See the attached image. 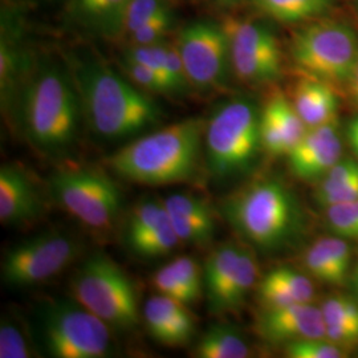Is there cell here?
<instances>
[{"mask_svg": "<svg viewBox=\"0 0 358 358\" xmlns=\"http://www.w3.org/2000/svg\"><path fill=\"white\" fill-rule=\"evenodd\" d=\"M68 66L78 90L84 120L99 138H137L161 124L164 113L150 93L103 60L75 56Z\"/></svg>", "mask_w": 358, "mask_h": 358, "instance_id": "obj_1", "label": "cell"}, {"mask_svg": "<svg viewBox=\"0 0 358 358\" xmlns=\"http://www.w3.org/2000/svg\"><path fill=\"white\" fill-rule=\"evenodd\" d=\"M29 145L47 157H63L77 142L84 120L69 66L44 62L32 69L16 106Z\"/></svg>", "mask_w": 358, "mask_h": 358, "instance_id": "obj_2", "label": "cell"}, {"mask_svg": "<svg viewBox=\"0 0 358 358\" xmlns=\"http://www.w3.org/2000/svg\"><path fill=\"white\" fill-rule=\"evenodd\" d=\"M206 121L187 118L142 134L106 159L117 177L143 186L192 180L202 162Z\"/></svg>", "mask_w": 358, "mask_h": 358, "instance_id": "obj_3", "label": "cell"}, {"mask_svg": "<svg viewBox=\"0 0 358 358\" xmlns=\"http://www.w3.org/2000/svg\"><path fill=\"white\" fill-rule=\"evenodd\" d=\"M222 214L244 241L262 251L280 250L301 229V208L280 180L256 179L222 202Z\"/></svg>", "mask_w": 358, "mask_h": 358, "instance_id": "obj_4", "label": "cell"}, {"mask_svg": "<svg viewBox=\"0 0 358 358\" xmlns=\"http://www.w3.org/2000/svg\"><path fill=\"white\" fill-rule=\"evenodd\" d=\"M203 148L213 178L230 179L248 171L263 148L255 103L234 99L217 106L206 121Z\"/></svg>", "mask_w": 358, "mask_h": 358, "instance_id": "obj_5", "label": "cell"}, {"mask_svg": "<svg viewBox=\"0 0 358 358\" xmlns=\"http://www.w3.org/2000/svg\"><path fill=\"white\" fill-rule=\"evenodd\" d=\"M73 299L109 325L112 331H133L140 322L133 282L115 260L101 252L90 255L71 280Z\"/></svg>", "mask_w": 358, "mask_h": 358, "instance_id": "obj_6", "label": "cell"}, {"mask_svg": "<svg viewBox=\"0 0 358 358\" xmlns=\"http://www.w3.org/2000/svg\"><path fill=\"white\" fill-rule=\"evenodd\" d=\"M50 192L66 214L96 232L112 230L121 214V190L99 167H57L50 178Z\"/></svg>", "mask_w": 358, "mask_h": 358, "instance_id": "obj_7", "label": "cell"}, {"mask_svg": "<svg viewBox=\"0 0 358 358\" xmlns=\"http://www.w3.org/2000/svg\"><path fill=\"white\" fill-rule=\"evenodd\" d=\"M291 56L308 76L349 83L358 62V34L348 23L319 17L294 32Z\"/></svg>", "mask_w": 358, "mask_h": 358, "instance_id": "obj_8", "label": "cell"}, {"mask_svg": "<svg viewBox=\"0 0 358 358\" xmlns=\"http://www.w3.org/2000/svg\"><path fill=\"white\" fill-rule=\"evenodd\" d=\"M112 328L76 300L57 299L40 308V334L55 358H103L113 355Z\"/></svg>", "mask_w": 358, "mask_h": 358, "instance_id": "obj_9", "label": "cell"}, {"mask_svg": "<svg viewBox=\"0 0 358 358\" xmlns=\"http://www.w3.org/2000/svg\"><path fill=\"white\" fill-rule=\"evenodd\" d=\"M192 90H224L231 68L230 43L222 23L195 20L179 31L176 41Z\"/></svg>", "mask_w": 358, "mask_h": 358, "instance_id": "obj_10", "label": "cell"}, {"mask_svg": "<svg viewBox=\"0 0 358 358\" xmlns=\"http://www.w3.org/2000/svg\"><path fill=\"white\" fill-rule=\"evenodd\" d=\"M80 250L78 241L71 234H38L7 251L1 263V279L16 288L48 282L76 260Z\"/></svg>", "mask_w": 358, "mask_h": 358, "instance_id": "obj_11", "label": "cell"}, {"mask_svg": "<svg viewBox=\"0 0 358 358\" xmlns=\"http://www.w3.org/2000/svg\"><path fill=\"white\" fill-rule=\"evenodd\" d=\"M222 24L230 43L232 73L244 84L263 85L282 75V52L276 35L260 22L227 16Z\"/></svg>", "mask_w": 358, "mask_h": 358, "instance_id": "obj_12", "label": "cell"}, {"mask_svg": "<svg viewBox=\"0 0 358 358\" xmlns=\"http://www.w3.org/2000/svg\"><path fill=\"white\" fill-rule=\"evenodd\" d=\"M44 213L38 186L24 167L3 164L0 167V222L3 226H24Z\"/></svg>", "mask_w": 358, "mask_h": 358, "instance_id": "obj_13", "label": "cell"}, {"mask_svg": "<svg viewBox=\"0 0 358 358\" xmlns=\"http://www.w3.org/2000/svg\"><path fill=\"white\" fill-rule=\"evenodd\" d=\"M259 333L269 343H292L327 337V322L321 308L297 303L279 308H266L257 321Z\"/></svg>", "mask_w": 358, "mask_h": 358, "instance_id": "obj_14", "label": "cell"}, {"mask_svg": "<svg viewBox=\"0 0 358 358\" xmlns=\"http://www.w3.org/2000/svg\"><path fill=\"white\" fill-rule=\"evenodd\" d=\"M343 145L336 122L308 129L291 153L288 162L296 177L313 179L324 177L340 159Z\"/></svg>", "mask_w": 358, "mask_h": 358, "instance_id": "obj_15", "label": "cell"}, {"mask_svg": "<svg viewBox=\"0 0 358 358\" xmlns=\"http://www.w3.org/2000/svg\"><path fill=\"white\" fill-rule=\"evenodd\" d=\"M294 103L276 92L260 112L262 146L272 155H288L308 131Z\"/></svg>", "mask_w": 358, "mask_h": 358, "instance_id": "obj_16", "label": "cell"}, {"mask_svg": "<svg viewBox=\"0 0 358 358\" xmlns=\"http://www.w3.org/2000/svg\"><path fill=\"white\" fill-rule=\"evenodd\" d=\"M143 320L152 338L170 348L189 344L195 334V320L187 306L165 294H154L146 301Z\"/></svg>", "mask_w": 358, "mask_h": 358, "instance_id": "obj_17", "label": "cell"}, {"mask_svg": "<svg viewBox=\"0 0 358 358\" xmlns=\"http://www.w3.org/2000/svg\"><path fill=\"white\" fill-rule=\"evenodd\" d=\"M242 248L224 243L215 248L203 267V289L208 309L213 315L226 313L227 299L234 282Z\"/></svg>", "mask_w": 358, "mask_h": 358, "instance_id": "obj_18", "label": "cell"}, {"mask_svg": "<svg viewBox=\"0 0 358 358\" xmlns=\"http://www.w3.org/2000/svg\"><path fill=\"white\" fill-rule=\"evenodd\" d=\"M292 103L308 128L336 122L338 99L327 81L310 76L301 78L294 87Z\"/></svg>", "mask_w": 358, "mask_h": 358, "instance_id": "obj_19", "label": "cell"}, {"mask_svg": "<svg viewBox=\"0 0 358 358\" xmlns=\"http://www.w3.org/2000/svg\"><path fill=\"white\" fill-rule=\"evenodd\" d=\"M130 0H71V20L93 35L117 40Z\"/></svg>", "mask_w": 358, "mask_h": 358, "instance_id": "obj_20", "label": "cell"}, {"mask_svg": "<svg viewBox=\"0 0 358 358\" xmlns=\"http://www.w3.org/2000/svg\"><path fill=\"white\" fill-rule=\"evenodd\" d=\"M122 56L152 68L166 83L171 94L192 90L176 44L164 41L146 47H127Z\"/></svg>", "mask_w": 358, "mask_h": 358, "instance_id": "obj_21", "label": "cell"}, {"mask_svg": "<svg viewBox=\"0 0 358 358\" xmlns=\"http://www.w3.org/2000/svg\"><path fill=\"white\" fill-rule=\"evenodd\" d=\"M28 56L8 35L0 43V94L3 110L10 115L17 106L22 90L32 72Z\"/></svg>", "mask_w": 358, "mask_h": 358, "instance_id": "obj_22", "label": "cell"}, {"mask_svg": "<svg viewBox=\"0 0 358 358\" xmlns=\"http://www.w3.org/2000/svg\"><path fill=\"white\" fill-rule=\"evenodd\" d=\"M263 16L282 24L307 23L322 17L334 0H251Z\"/></svg>", "mask_w": 358, "mask_h": 358, "instance_id": "obj_23", "label": "cell"}, {"mask_svg": "<svg viewBox=\"0 0 358 358\" xmlns=\"http://www.w3.org/2000/svg\"><path fill=\"white\" fill-rule=\"evenodd\" d=\"M250 355L242 334L229 325L208 328L195 348V356L199 358H245Z\"/></svg>", "mask_w": 358, "mask_h": 358, "instance_id": "obj_24", "label": "cell"}, {"mask_svg": "<svg viewBox=\"0 0 358 358\" xmlns=\"http://www.w3.org/2000/svg\"><path fill=\"white\" fill-rule=\"evenodd\" d=\"M169 214V213H167ZM129 251L143 259H154L170 255L182 242L174 230L170 217L164 219L153 230L148 231L138 238L125 242Z\"/></svg>", "mask_w": 358, "mask_h": 358, "instance_id": "obj_25", "label": "cell"}, {"mask_svg": "<svg viewBox=\"0 0 358 358\" xmlns=\"http://www.w3.org/2000/svg\"><path fill=\"white\" fill-rule=\"evenodd\" d=\"M169 217L165 202L157 198H145L134 206L129 214L125 226V242L138 238L148 231L153 230L164 219Z\"/></svg>", "mask_w": 358, "mask_h": 358, "instance_id": "obj_26", "label": "cell"}, {"mask_svg": "<svg viewBox=\"0 0 358 358\" xmlns=\"http://www.w3.org/2000/svg\"><path fill=\"white\" fill-rule=\"evenodd\" d=\"M34 346L26 327L16 316L4 315L0 322V358H29Z\"/></svg>", "mask_w": 358, "mask_h": 358, "instance_id": "obj_27", "label": "cell"}, {"mask_svg": "<svg viewBox=\"0 0 358 358\" xmlns=\"http://www.w3.org/2000/svg\"><path fill=\"white\" fill-rule=\"evenodd\" d=\"M257 271H259V267H257L254 254L248 250L242 248V254H241L239 263H238V269H236L234 282L231 285L229 299H227L226 313L234 312L243 306L247 296L255 287L256 280H257Z\"/></svg>", "mask_w": 358, "mask_h": 358, "instance_id": "obj_28", "label": "cell"}, {"mask_svg": "<svg viewBox=\"0 0 358 358\" xmlns=\"http://www.w3.org/2000/svg\"><path fill=\"white\" fill-rule=\"evenodd\" d=\"M169 10H173L170 0H130L117 40L125 41L140 27Z\"/></svg>", "mask_w": 358, "mask_h": 358, "instance_id": "obj_29", "label": "cell"}, {"mask_svg": "<svg viewBox=\"0 0 358 358\" xmlns=\"http://www.w3.org/2000/svg\"><path fill=\"white\" fill-rule=\"evenodd\" d=\"M304 262L308 272L320 282L338 285L345 280V273L336 266L321 239L309 247Z\"/></svg>", "mask_w": 358, "mask_h": 358, "instance_id": "obj_30", "label": "cell"}, {"mask_svg": "<svg viewBox=\"0 0 358 358\" xmlns=\"http://www.w3.org/2000/svg\"><path fill=\"white\" fill-rule=\"evenodd\" d=\"M259 294L266 308L287 307L300 303L294 289L282 275V269H272L259 284Z\"/></svg>", "mask_w": 358, "mask_h": 358, "instance_id": "obj_31", "label": "cell"}, {"mask_svg": "<svg viewBox=\"0 0 358 358\" xmlns=\"http://www.w3.org/2000/svg\"><path fill=\"white\" fill-rule=\"evenodd\" d=\"M164 202L170 215L215 223L213 208L202 196L186 192H176L167 196Z\"/></svg>", "mask_w": 358, "mask_h": 358, "instance_id": "obj_32", "label": "cell"}, {"mask_svg": "<svg viewBox=\"0 0 358 358\" xmlns=\"http://www.w3.org/2000/svg\"><path fill=\"white\" fill-rule=\"evenodd\" d=\"M174 23L176 19L173 10H169L140 27L137 31L129 35L124 43H127V47H146L164 43L173 32Z\"/></svg>", "mask_w": 358, "mask_h": 358, "instance_id": "obj_33", "label": "cell"}, {"mask_svg": "<svg viewBox=\"0 0 358 358\" xmlns=\"http://www.w3.org/2000/svg\"><path fill=\"white\" fill-rule=\"evenodd\" d=\"M120 66L124 71L125 76L142 90L150 94H164V96L171 94V90H169L166 83L158 76L152 68L141 64L136 60H131L122 55H121Z\"/></svg>", "mask_w": 358, "mask_h": 358, "instance_id": "obj_34", "label": "cell"}, {"mask_svg": "<svg viewBox=\"0 0 358 358\" xmlns=\"http://www.w3.org/2000/svg\"><path fill=\"white\" fill-rule=\"evenodd\" d=\"M285 356L291 358H341L345 349L333 344L327 337L307 338L285 344Z\"/></svg>", "mask_w": 358, "mask_h": 358, "instance_id": "obj_35", "label": "cell"}, {"mask_svg": "<svg viewBox=\"0 0 358 358\" xmlns=\"http://www.w3.org/2000/svg\"><path fill=\"white\" fill-rule=\"evenodd\" d=\"M154 288L157 289V294H165L167 297H171L179 303L190 307L194 303L199 300V297L180 282L174 269L170 267V264L164 266L158 269L152 278Z\"/></svg>", "mask_w": 358, "mask_h": 358, "instance_id": "obj_36", "label": "cell"}, {"mask_svg": "<svg viewBox=\"0 0 358 358\" xmlns=\"http://www.w3.org/2000/svg\"><path fill=\"white\" fill-rule=\"evenodd\" d=\"M358 176V164L352 159H340L334 166L322 177L319 190H317V199L338 190L348 183L350 179Z\"/></svg>", "mask_w": 358, "mask_h": 358, "instance_id": "obj_37", "label": "cell"}, {"mask_svg": "<svg viewBox=\"0 0 358 358\" xmlns=\"http://www.w3.org/2000/svg\"><path fill=\"white\" fill-rule=\"evenodd\" d=\"M325 322H358V304L346 296H332L321 307Z\"/></svg>", "mask_w": 358, "mask_h": 358, "instance_id": "obj_38", "label": "cell"}, {"mask_svg": "<svg viewBox=\"0 0 358 358\" xmlns=\"http://www.w3.org/2000/svg\"><path fill=\"white\" fill-rule=\"evenodd\" d=\"M169 264L174 269L180 282L201 299L203 292V269L201 266L190 256H179Z\"/></svg>", "mask_w": 358, "mask_h": 358, "instance_id": "obj_39", "label": "cell"}, {"mask_svg": "<svg viewBox=\"0 0 358 358\" xmlns=\"http://www.w3.org/2000/svg\"><path fill=\"white\" fill-rule=\"evenodd\" d=\"M327 338L343 349L358 344V322H328Z\"/></svg>", "mask_w": 358, "mask_h": 358, "instance_id": "obj_40", "label": "cell"}, {"mask_svg": "<svg viewBox=\"0 0 358 358\" xmlns=\"http://www.w3.org/2000/svg\"><path fill=\"white\" fill-rule=\"evenodd\" d=\"M321 241L328 250L329 255L332 256L336 266L346 275L350 264V248L348 243L341 238H325Z\"/></svg>", "mask_w": 358, "mask_h": 358, "instance_id": "obj_41", "label": "cell"}, {"mask_svg": "<svg viewBox=\"0 0 358 358\" xmlns=\"http://www.w3.org/2000/svg\"><path fill=\"white\" fill-rule=\"evenodd\" d=\"M320 203L327 205L328 207L333 205H343V203H350L358 201V176L350 179L343 187L338 190L331 192L325 196L319 199Z\"/></svg>", "mask_w": 358, "mask_h": 358, "instance_id": "obj_42", "label": "cell"}, {"mask_svg": "<svg viewBox=\"0 0 358 358\" xmlns=\"http://www.w3.org/2000/svg\"><path fill=\"white\" fill-rule=\"evenodd\" d=\"M348 137H349L350 145L353 146V149H355L356 153L358 154V117H356V118L349 124Z\"/></svg>", "mask_w": 358, "mask_h": 358, "instance_id": "obj_43", "label": "cell"}, {"mask_svg": "<svg viewBox=\"0 0 358 358\" xmlns=\"http://www.w3.org/2000/svg\"><path fill=\"white\" fill-rule=\"evenodd\" d=\"M349 85H350V90H352L353 97L358 101V62L357 65H356V69L353 72V76H352L350 81H349Z\"/></svg>", "mask_w": 358, "mask_h": 358, "instance_id": "obj_44", "label": "cell"}, {"mask_svg": "<svg viewBox=\"0 0 358 358\" xmlns=\"http://www.w3.org/2000/svg\"><path fill=\"white\" fill-rule=\"evenodd\" d=\"M247 0H219L217 1V7H223V8H232V7H236L239 4H242Z\"/></svg>", "mask_w": 358, "mask_h": 358, "instance_id": "obj_45", "label": "cell"}, {"mask_svg": "<svg viewBox=\"0 0 358 358\" xmlns=\"http://www.w3.org/2000/svg\"><path fill=\"white\" fill-rule=\"evenodd\" d=\"M211 1H213L214 4H217V1H219V0H211Z\"/></svg>", "mask_w": 358, "mask_h": 358, "instance_id": "obj_46", "label": "cell"}, {"mask_svg": "<svg viewBox=\"0 0 358 358\" xmlns=\"http://www.w3.org/2000/svg\"><path fill=\"white\" fill-rule=\"evenodd\" d=\"M356 282H357V287H358V269H357V275H356Z\"/></svg>", "mask_w": 358, "mask_h": 358, "instance_id": "obj_47", "label": "cell"}, {"mask_svg": "<svg viewBox=\"0 0 358 358\" xmlns=\"http://www.w3.org/2000/svg\"><path fill=\"white\" fill-rule=\"evenodd\" d=\"M356 3H357V4H358V0H356Z\"/></svg>", "mask_w": 358, "mask_h": 358, "instance_id": "obj_48", "label": "cell"}, {"mask_svg": "<svg viewBox=\"0 0 358 358\" xmlns=\"http://www.w3.org/2000/svg\"><path fill=\"white\" fill-rule=\"evenodd\" d=\"M170 1H174V0H170Z\"/></svg>", "mask_w": 358, "mask_h": 358, "instance_id": "obj_49", "label": "cell"}]
</instances>
